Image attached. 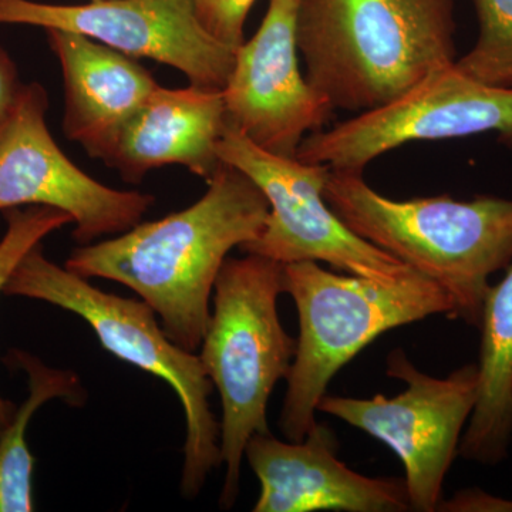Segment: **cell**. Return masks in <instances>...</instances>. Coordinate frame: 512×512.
<instances>
[{"label": "cell", "mask_w": 512, "mask_h": 512, "mask_svg": "<svg viewBox=\"0 0 512 512\" xmlns=\"http://www.w3.org/2000/svg\"><path fill=\"white\" fill-rule=\"evenodd\" d=\"M204 195L183 211L143 222L99 244L74 249L66 268L133 289L180 348L197 352L211 315V296L234 248L261 234L269 214L251 180L222 164Z\"/></svg>", "instance_id": "cell-1"}, {"label": "cell", "mask_w": 512, "mask_h": 512, "mask_svg": "<svg viewBox=\"0 0 512 512\" xmlns=\"http://www.w3.org/2000/svg\"><path fill=\"white\" fill-rule=\"evenodd\" d=\"M296 39L309 84L356 114L457 60L453 0H299Z\"/></svg>", "instance_id": "cell-2"}, {"label": "cell", "mask_w": 512, "mask_h": 512, "mask_svg": "<svg viewBox=\"0 0 512 512\" xmlns=\"http://www.w3.org/2000/svg\"><path fill=\"white\" fill-rule=\"evenodd\" d=\"M323 197L360 238L436 282L453 319L478 328L490 278L512 262V200L450 195L392 200L357 171L329 170Z\"/></svg>", "instance_id": "cell-3"}, {"label": "cell", "mask_w": 512, "mask_h": 512, "mask_svg": "<svg viewBox=\"0 0 512 512\" xmlns=\"http://www.w3.org/2000/svg\"><path fill=\"white\" fill-rule=\"evenodd\" d=\"M284 293L299 316V338L288 375L279 429L302 441L318 423V404L333 377L370 343L389 330L433 315L453 319L454 305L436 282L416 274L380 284L338 275L318 262L284 265Z\"/></svg>", "instance_id": "cell-4"}, {"label": "cell", "mask_w": 512, "mask_h": 512, "mask_svg": "<svg viewBox=\"0 0 512 512\" xmlns=\"http://www.w3.org/2000/svg\"><path fill=\"white\" fill-rule=\"evenodd\" d=\"M281 293L284 265L255 254L228 258L212 292L200 360L221 396L224 510L237 503L245 447L255 434L269 433V397L295 357L296 340L279 320Z\"/></svg>", "instance_id": "cell-5"}, {"label": "cell", "mask_w": 512, "mask_h": 512, "mask_svg": "<svg viewBox=\"0 0 512 512\" xmlns=\"http://www.w3.org/2000/svg\"><path fill=\"white\" fill-rule=\"evenodd\" d=\"M3 293L47 302L80 316L111 355L171 386L187 421L181 493L197 497L211 471L222 464L221 423L210 407L214 384L200 356L174 343L146 302L100 291L89 279L47 259L42 244L22 259Z\"/></svg>", "instance_id": "cell-6"}, {"label": "cell", "mask_w": 512, "mask_h": 512, "mask_svg": "<svg viewBox=\"0 0 512 512\" xmlns=\"http://www.w3.org/2000/svg\"><path fill=\"white\" fill-rule=\"evenodd\" d=\"M222 163L247 175L269 204L261 234L242 247L245 254L279 264L325 262L350 275L396 284L416 274L402 261L346 227L323 197L329 167L276 156L228 126L218 144Z\"/></svg>", "instance_id": "cell-7"}, {"label": "cell", "mask_w": 512, "mask_h": 512, "mask_svg": "<svg viewBox=\"0 0 512 512\" xmlns=\"http://www.w3.org/2000/svg\"><path fill=\"white\" fill-rule=\"evenodd\" d=\"M386 373L406 383V390L394 397L376 394L372 399L325 394L318 412L386 444L406 470L404 483L412 511H437L444 480L476 407L477 365L460 367L439 379L420 372L399 348L387 356Z\"/></svg>", "instance_id": "cell-8"}, {"label": "cell", "mask_w": 512, "mask_h": 512, "mask_svg": "<svg viewBox=\"0 0 512 512\" xmlns=\"http://www.w3.org/2000/svg\"><path fill=\"white\" fill-rule=\"evenodd\" d=\"M488 133L512 144V87L478 82L454 63L386 106L309 134L295 158L363 173L373 160L404 144Z\"/></svg>", "instance_id": "cell-9"}, {"label": "cell", "mask_w": 512, "mask_h": 512, "mask_svg": "<svg viewBox=\"0 0 512 512\" xmlns=\"http://www.w3.org/2000/svg\"><path fill=\"white\" fill-rule=\"evenodd\" d=\"M47 109L45 87L23 84L0 131V211L40 205L66 212L80 245L140 224L156 198L107 187L80 170L50 133Z\"/></svg>", "instance_id": "cell-10"}, {"label": "cell", "mask_w": 512, "mask_h": 512, "mask_svg": "<svg viewBox=\"0 0 512 512\" xmlns=\"http://www.w3.org/2000/svg\"><path fill=\"white\" fill-rule=\"evenodd\" d=\"M0 25L79 33L134 59L173 67L202 89L222 92L234 67L235 50L202 28L192 0H0Z\"/></svg>", "instance_id": "cell-11"}, {"label": "cell", "mask_w": 512, "mask_h": 512, "mask_svg": "<svg viewBox=\"0 0 512 512\" xmlns=\"http://www.w3.org/2000/svg\"><path fill=\"white\" fill-rule=\"evenodd\" d=\"M298 6L299 0H269L255 35L235 50L222 89L228 126L268 153L288 158L335 113L299 67Z\"/></svg>", "instance_id": "cell-12"}, {"label": "cell", "mask_w": 512, "mask_h": 512, "mask_svg": "<svg viewBox=\"0 0 512 512\" xmlns=\"http://www.w3.org/2000/svg\"><path fill=\"white\" fill-rule=\"evenodd\" d=\"M338 448L325 423H316L302 441L255 434L245 447L261 485L252 511H412L404 478L362 476L339 460Z\"/></svg>", "instance_id": "cell-13"}, {"label": "cell", "mask_w": 512, "mask_h": 512, "mask_svg": "<svg viewBox=\"0 0 512 512\" xmlns=\"http://www.w3.org/2000/svg\"><path fill=\"white\" fill-rule=\"evenodd\" d=\"M62 69L63 133L87 156L109 161L131 117L160 84L137 59L79 33L46 29Z\"/></svg>", "instance_id": "cell-14"}, {"label": "cell", "mask_w": 512, "mask_h": 512, "mask_svg": "<svg viewBox=\"0 0 512 512\" xmlns=\"http://www.w3.org/2000/svg\"><path fill=\"white\" fill-rule=\"evenodd\" d=\"M227 124L220 90L160 86L128 121L106 164L133 184L165 165H183L208 183L224 164L218 144Z\"/></svg>", "instance_id": "cell-15"}, {"label": "cell", "mask_w": 512, "mask_h": 512, "mask_svg": "<svg viewBox=\"0 0 512 512\" xmlns=\"http://www.w3.org/2000/svg\"><path fill=\"white\" fill-rule=\"evenodd\" d=\"M478 329L477 402L458 456L495 466L507 458L512 440V262L488 289Z\"/></svg>", "instance_id": "cell-16"}, {"label": "cell", "mask_w": 512, "mask_h": 512, "mask_svg": "<svg viewBox=\"0 0 512 512\" xmlns=\"http://www.w3.org/2000/svg\"><path fill=\"white\" fill-rule=\"evenodd\" d=\"M5 362L28 375L29 396L0 431V512H32L35 458L26 443L30 420L50 400L62 399L79 406L86 394L73 372L53 369L23 350H9Z\"/></svg>", "instance_id": "cell-17"}, {"label": "cell", "mask_w": 512, "mask_h": 512, "mask_svg": "<svg viewBox=\"0 0 512 512\" xmlns=\"http://www.w3.org/2000/svg\"><path fill=\"white\" fill-rule=\"evenodd\" d=\"M471 3L477 16V40L456 60V66L478 82L512 87V0Z\"/></svg>", "instance_id": "cell-18"}, {"label": "cell", "mask_w": 512, "mask_h": 512, "mask_svg": "<svg viewBox=\"0 0 512 512\" xmlns=\"http://www.w3.org/2000/svg\"><path fill=\"white\" fill-rule=\"evenodd\" d=\"M3 215L6 231L0 239V292H3L10 276L33 248L64 225L73 224L72 217L66 212L40 205L10 208L3 211ZM15 412V404L0 396V431L8 426Z\"/></svg>", "instance_id": "cell-19"}, {"label": "cell", "mask_w": 512, "mask_h": 512, "mask_svg": "<svg viewBox=\"0 0 512 512\" xmlns=\"http://www.w3.org/2000/svg\"><path fill=\"white\" fill-rule=\"evenodd\" d=\"M202 28L222 45L237 50L245 42L244 28L255 0H192Z\"/></svg>", "instance_id": "cell-20"}, {"label": "cell", "mask_w": 512, "mask_h": 512, "mask_svg": "<svg viewBox=\"0 0 512 512\" xmlns=\"http://www.w3.org/2000/svg\"><path fill=\"white\" fill-rule=\"evenodd\" d=\"M444 512H512V498L485 493L480 488L458 491L448 500L441 501L439 510Z\"/></svg>", "instance_id": "cell-21"}, {"label": "cell", "mask_w": 512, "mask_h": 512, "mask_svg": "<svg viewBox=\"0 0 512 512\" xmlns=\"http://www.w3.org/2000/svg\"><path fill=\"white\" fill-rule=\"evenodd\" d=\"M23 84L25 83L20 82L18 67L12 57L0 46V131L12 116Z\"/></svg>", "instance_id": "cell-22"}]
</instances>
